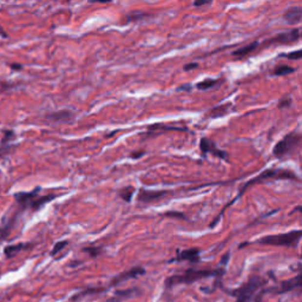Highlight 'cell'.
Here are the masks:
<instances>
[{
    "instance_id": "6da1fadb",
    "label": "cell",
    "mask_w": 302,
    "mask_h": 302,
    "mask_svg": "<svg viewBox=\"0 0 302 302\" xmlns=\"http://www.w3.org/2000/svg\"><path fill=\"white\" fill-rule=\"evenodd\" d=\"M281 180H288V181H300V177L298 176L295 173H293V171L288 170V169H267V170L262 171L261 174L258 175L256 177H254V179H252L250 181H248L245 184H243L241 187V189H240L238 196L235 197V199L233 200L230 203H228L227 205H225L224 208H223V210L220 213L219 216L215 217V220H214L213 222L210 223V228H214L215 227V224L217 222H220V220H221V216L223 215V213L225 211V209H227L228 207H230L233 203H235L238 200L240 199V197L243 195L245 191L248 190L252 185L254 184H261V183H267L269 182V181H281Z\"/></svg>"
},
{
    "instance_id": "7a4b0ae2",
    "label": "cell",
    "mask_w": 302,
    "mask_h": 302,
    "mask_svg": "<svg viewBox=\"0 0 302 302\" xmlns=\"http://www.w3.org/2000/svg\"><path fill=\"white\" fill-rule=\"evenodd\" d=\"M266 283V279L255 275L244 282L240 288L234 290H225V292L236 298L235 302H261L262 295L266 292L264 290Z\"/></svg>"
},
{
    "instance_id": "3957f363",
    "label": "cell",
    "mask_w": 302,
    "mask_h": 302,
    "mask_svg": "<svg viewBox=\"0 0 302 302\" xmlns=\"http://www.w3.org/2000/svg\"><path fill=\"white\" fill-rule=\"evenodd\" d=\"M223 274H224V269H193V268H189L184 273L169 276L165 280V288L170 289L177 284H191L199 280L211 278V276H215L220 280Z\"/></svg>"
},
{
    "instance_id": "277c9868",
    "label": "cell",
    "mask_w": 302,
    "mask_h": 302,
    "mask_svg": "<svg viewBox=\"0 0 302 302\" xmlns=\"http://www.w3.org/2000/svg\"><path fill=\"white\" fill-rule=\"evenodd\" d=\"M40 193V188H36L35 190L29 191V193H17L15 194V199L17 204H18L20 211L31 210V211H38L44 207L46 203L52 201L56 199V195L50 194L45 195V196H39Z\"/></svg>"
},
{
    "instance_id": "5b68a950",
    "label": "cell",
    "mask_w": 302,
    "mask_h": 302,
    "mask_svg": "<svg viewBox=\"0 0 302 302\" xmlns=\"http://www.w3.org/2000/svg\"><path fill=\"white\" fill-rule=\"evenodd\" d=\"M302 136L299 132H289L273 148V155L279 160H286L299 150Z\"/></svg>"
},
{
    "instance_id": "8992f818",
    "label": "cell",
    "mask_w": 302,
    "mask_h": 302,
    "mask_svg": "<svg viewBox=\"0 0 302 302\" xmlns=\"http://www.w3.org/2000/svg\"><path fill=\"white\" fill-rule=\"evenodd\" d=\"M301 230H292L284 234L267 235L259 239L256 243L264 245H275V247H296L300 242Z\"/></svg>"
},
{
    "instance_id": "52a82bcc",
    "label": "cell",
    "mask_w": 302,
    "mask_h": 302,
    "mask_svg": "<svg viewBox=\"0 0 302 302\" xmlns=\"http://www.w3.org/2000/svg\"><path fill=\"white\" fill-rule=\"evenodd\" d=\"M301 38L300 29H293L288 32L279 33V35L272 37L270 39H268L266 41V45L270 44H288V43H295L299 41Z\"/></svg>"
},
{
    "instance_id": "ba28073f",
    "label": "cell",
    "mask_w": 302,
    "mask_h": 302,
    "mask_svg": "<svg viewBox=\"0 0 302 302\" xmlns=\"http://www.w3.org/2000/svg\"><path fill=\"white\" fill-rule=\"evenodd\" d=\"M170 194L168 190H146V189H140L137 194V201L142 203H155L163 200L166 195Z\"/></svg>"
},
{
    "instance_id": "9c48e42d",
    "label": "cell",
    "mask_w": 302,
    "mask_h": 302,
    "mask_svg": "<svg viewBox=\"0 0 302 302\" xmlns=\"http://www.w3.org/2000/svg\"><path fill=\"white\" fill-rule=\"evenodd\" d=\"M200 149H201V152L203 155L210 154L213 156L219 157L221 160H227L228 155L224 150H221V149L217 148V145L213 141L208 140V138L203 137L201 138V142H200Z\"/></svg>"
},
{
    "instance_id": "30bf717a",
    "label": "cell",
    "mask_w": 302,
    "mask_h": 302,
    "mask_svg": "<svg viewBox=\"0 0 302 302\" xmlns=\"http://www.w3.org/2000/svg\"><path fill=\"white\" fill-rule=\"evenodd\" d=\"M144 274H145V269H144L143 267H134L130 270H126V272L121 273L118 274L117 276H115V278L111 280V286H117V284L122 283L124 281L136 279L138 276L144 275Z\"/></svg>"
},
{
    "instance_id": "8fae6325",
    "label": "cell",
    "mask_w": 302,
    "mask_h": 302,
    "mask_svg": "<svg viewBox=\"0 0 302 302\" xmlns=\"http://www.w3.org/2000/svg\"><path fill=\"white\" fill-rule=\"evenodd\" d=\"M200 254H201V250L199 248H189V249L184 250H179L176 254V258L170 260V262H182V261H188L191 262V263H197L200 261Z\"/></svg>"
},
{
    "instance_id": "7c38bea8",
    "label": "cell",
    "mask_w": 302,
    "mask_h": 302,
    "mask_svg": "<svg viewBox=\"0 0 302 302\" xmlns=\"http://www.w3.org/2000/svg\"><path fill=\"white\" fill-rule=\"evenodd\" d=\"M46 120L53 123H70L75 120V115L69 110H60V111L51 112L46 116Z\"/></svg>"
},
{
    "instance_id": "4fadbf2b",
    "label": "cell",
    "mask_w": 302,
    "mask_h": 302,
    "mask_svg": "<svg viewBox=\"0 0 302 302\" xmlns=\"http://www.w3.org/2000/svg\"><path fill=\"white\" fill-rule=\"evenodd\" d=\"M283 19L287 24L289 25H298L301 22L302 19V7L301 6H293L284 12Z\"/></svg>"
},
{
    "instance_id": "5bb4252c",
    "label": "cell",
    "mask_w": 302,
    "mask_h": 302,
    "mask_svg": "<svg viewBox=\"0 0 302 302\" xmlns=\"http://www.w3.org/2000/svg\"><path fill=\"white\" fill-rule=\"evenodd\" d=\"M299 288H301V275H300V274H298L295 278L290 279V280L282 282L281 288H280V290H279V293L281 294V293H287V292H290V290L299 289Z\"/></svg>"
},
{
    "instance_id": "9a60e30c",
    "label": "cell",
    "mask_w": 302,
    "mask_h": 302,
    "mask_svg": "<svg viewBox=\"0 0 302 302\" xmlns=\"http://www.w3.org/2000/svg\"><path fill=\"white\" fill-rule=\"evenodd\" d=\"M231 108H233V104H231V103L222 104V105L215 106V108L211 109L210 111H208L207 116H208V117H210V118L223 117V116L229 114Z\"/></svg>"
},
{
    "instance_id": "2e32d148",
    "label": "cell",
    "mask_w": 302,
    "mask_h": 302,
    "mask_svg": "<svg viewBox=\"0 0 302 302\" xmlns=\"http://www.w3.org/2000/svg\"><path fill=\"white\" fill-rule=\"evenodd\" d=\"M135 293H136V288H132V289H124V290H117L115 293L112 298H110L109 300H106L105 302H121L125 299L132 298Z\"/></svg>"
},
{
    "instance_id": "e0dca14e",
    "label": "cell",
    "mask_w": 302,
    "mask_h": 302,
    "mask_svg": "<svg viewBox=\"0 0 302 302\" xmlns=\"http://www.w3.org/2000/svg\"><path fill=\"white\" fill-rule=\"evenodd\" d=\"M258 46H259V41H253V43L245 45V46L240 47L239 50L234 51L231 55H233L235 58H243V57H245V56L250 55V53L254 52V51L256 50V47H258Z\"/></svg>"
},
{
    "instance_id": "ac0fdd59",
    "label": "cell",
    "mask_w": 302,
    "mask_h": 302,
    "mask_svg": "<svg viewBox=\"0 0 302 302\" xmlns=\"http://www.w3.org/2000/svg\"><path fill=\"white\" fill-rule=\"evenodd\" d=\"M27 247H29V244H25V243L8 245V247H6L4 249V254L6 255L7 259H11V258H13V256H16L19 252H21L22 249H25V248H27Z\"/></svg>"
},
{
    "instance_id": "d6986e66",
    "label": "cell",
    "mask_w": 302,
    "mask_h": 302,
    "mask_svg": "<svg viewBox=\"0 0 302 302\" xmlns=\"http://www.w3.org/2000/svg\"><path fill=\"white\" fill-rule=\"evenodd\" d=\"M15 137H16V135H15V132L12 131V130H5L4 137H2V140H1V145H0V154H4V152H6L8 143H10L11 141H12Z\"/></svg>"
},
{
    "instance_id": "ffe728a7",
    "label": "cell",
    "mask_w": 302,
    "mask_h": 302,
    "mask_svg": "<svg viewBox=\"0 0 302 302\" xmlns=\"http://www.w3.org/2000/svg\"><path fill=\"white\" fill-rule=\"evenodd\" d=\"M156 130H159L157 131V134H160V131H162V130H177V131H182V130H185V129H182V128H175V126H168V125H164V124H155V125L152 126H149V131H148V136H151L152 134H154Z\"/></svg>"
},
{
    "instance_id": "44dd1931",
    "label": "cell",
    "mask_w": 302,
    "mask_h": 302,
    "mask_svg": "<svg viewBox=\"0 0 302 302\" xmlns=\"http://www.w3.org/2000/svg\"><path fill=\"white\" fill-rule=\"evenodd\" d=\"M219 83H220V81H219V80H213V78H207V80L200 81V83H197V84H196V87H197V89H199V90H203V91H204V90H209V89H211V87L216 86Z\"/></svg>"
},
{
    "instance_id": "7402d4cb",
    "label": "cell",
    "mask_w": 302,
    "mask_h": 302,
    "mask_svg": "<svg viewBox=\"0 0 302 302\" xmlns=\"http://www.w3.org/2000/svg\"><path fill=\"white\" fill-rule=\"evenodd\" d=\"M135 194V188L134 187H125L120 189V191H118V195H120L121 199L123 200V201L125 202H131L132 199V195Z\"/></svg>"
},
{
    "instance_id": "603a6c76",
    "label": "cell",
    "mask_w": 302,
    "mask_h": 302,
    "mask_svg": "<svg viewBox=\"0 0 302 302\" xmlns=\"http://www.w3.org/2000/svg\"><path fill=\"white\" fill-rule=\"evenodd\" d=\"M149 17H151L150 15H149V13H144V12H140V11H135V12L130 13V15L126 17L125 22L141 21V20H144V18H149Z\"/></svg>"
},
{
    "instance_id": "cb8c5ba5",
    "label": "cell",
    "mask_w": 302,
    "mask_h": 302,
    "mask_svg": "<svg viewBox=\"0 0 302 302\" xmlns=\"http://www.w3.org/2000/svg\"><path fill=\"white\" fill-rule=\"evenodd\" d=\"M295 72L294 67L289 66V65H279L276 66V69L273 71V75L275 76H287L289 73Z\"/></svg>"
},
{
    "instance_id": "d4e9b609",
    "label": "cell",
    "mask_w": 302,
    "mask_h": 302,
    "mask_svg": "<svg viewBox=\"0 0 302 302\" xmlns=\"http://www.w3.org/2000/svg\"><path fill=\"white\" fill-rule=\"evenodd\" d=\"M83 252H85L89 254L91 258H97V256L101 255V248H98V247H87V248H84Z\"/></svg>"
},
{
    "instance_id": "484cf974",
    "label": "cell",
    "mask_w": 302,
    "mask_h": 302,
    "mask_svg": "<svg viewBox=\"0 0 302 302\" xmlns=\"http://www.w3.org/2000/svg\"><path fill=\"white\" fill-rule=\"evenodd\" d=\"M67 243H69V242H67V241H60V242H57V243L55 244V247H53L52 252H51V255H52V256L57 255V254H58L59 252H61V250H63L64 248L66 247Z\"/></svg>"
},
{
    "instance_id": "4316f807",
    "label": "cell",
    "mask_w": 302,
    "mask_h": 302,
    "mask_svg": "<svg viewBox=\"0 0 302 302\" xmlns=\"http://www.w3.org/2000/svg\"><path fill=\"white\" fill-rule=\"evenodd\" d=\"M280 57H284L287 59H293V60H299L301 58V50H296L294 52L286 53V55H280Z\"/></svg>"
},
{
    "instance_id": "83f0119b",
    "label": "cell",
    "mask_w": 302,
    "mask_h": 302,
    "mask_svg": "<svg viewBox=\"0 0 302 302\" xmlns=\"http://www.w3.org/2000/svg\"><path fill=\"white\" fill-rule=\"evenodd\" d=\"M292 105V98L290 97H283L282 100L279 101V108H289Z\"/></svg>"
},
{
    "instance_id": "f1b7e54d",
    "label": "cell",
    "mask_w": 302,
    "mask_h": 302,
    "mask_svg": "<svg viewBox=\"0 0 302 302\" xmlns=\"http://www.w3.org/2000/svg\"><path fill=\"white\" fill-rule=\"evenodd\" d=\"M166 216H170V217H173V216H176L175 217V219H181V220H187V217L184 216V214H182V213H176V211H170V213H166L165 214Z\"/></svg>"
},
{
    "instance_id": "f546056e",
    "label": "cell",
    "mask_w": 302,
    "mask_h": 302,
    "mask_svg": "<svg viewBox=\"0 0 302 302\" xmlns=\"http://www.w3.org/2000/svg\"><path fill=\"white\" fill-rule=\"evenodd\" d=\"M199 67V64L197 63H190V64H185L184 67H183V70L184 71H190V70H195Z\"/></svg>"
},
{
    "instance_id": "4dcf8cb0",
    "label": "cell",
    "mask_w": 302,
    "mask_h": 302,
    "mask_svg": "<svg viewBox=\"0 0 302 302\" xmlns=\"http://www.w3.org/2000/svg\"><path fill=\"white\" fill-rule=\"evenodd\" d=\"M144 154H145V152H144L143 150H142V151H140V152H132V154L130 155V157H131V159L137 160V159H140V157H142Z\"/></svg>"
},
{
    "instance_id": "1f68e13d",
    "label": "cell",
    "mask_w": 302,
    "mask_h": 302,
    "mask_svg": "<svg viewBox=\"0 0 302 302\" xmlns=\"http://www.w3.org/2000/svg\"><path fill=\"white\" fill-rule=\"evenodd\" d=\"M208 4H211L210 1H195L194 2V6H202V5H208Z\"/></svg>"
},
{
    "instance_id": "d6a6232c",
    "label": "cell",
    "mask_w": 302,
    "mask_h": 302,
    "mask_svg": "<svg viewBox=\"0 0 302 302\" xmlns=\"http://www.w3.org/2000/svg\"><path fill=\"white\" fill-rule=\"evenodd\" d=\"M183 90H185V91H190V90H191L190 84H185L184 86H181V87H179V91H183Z\"/></svg>"
},
{
    "instance_id": "836d02e7",
    "label": "cell",
    "mask_w": 302,
    "mask_h": 302,
    "mask_svg": "<svg viewBox=\"0 0 302 302\" xmlns=\"http://www.w3.org/2000/svg\"><path fill=\"white\" fill-rule=\"evenodd\" d=\"M11 67H12V70H21L22 66L20 64H12L11 65Z\"/></svg>"
}]
</instances>
